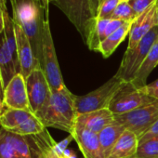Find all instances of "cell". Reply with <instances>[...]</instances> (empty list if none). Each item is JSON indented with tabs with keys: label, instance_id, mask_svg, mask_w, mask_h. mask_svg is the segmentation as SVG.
I'll list each match as a JSON object with an SVG mask.
<instances>
[{
	"label": "cell",
	"instance_id": "obj_1",
	"mask_svg": "<svg viewBox=\"0 0 158 158\" xmlns=\"http://www.w3.org/2000/svg\"><path fill=\"white\" fill-rule=\"evenodd\" d=\"M10 3L14 23L25 33L35 57L41 64L46 9L39 0H10Z\"/></svg>",
	"mask_w": 158,
	"mask_h": 158
},
{
	"label": "cell",
	"instance_id": "obj_2",
	"mask_svg": "<svg viewBox=\"0 0 158 158\" xmlns=\"http://www.w3.org/2000/svg\"><path fill=\"white\" fill-rule=\"evenodd\" d=\"M74 96L65 86L60 90L52 91L49 100L35 114L45 127H53L71 134L77 118Z\"/></svg>",
	"mask_w": 158,
	"mask_h": 158
},
{
	"label": "cell",
	"instance_id": "obj_3",
	"mask_svg": "<svg viewBox=\"0 0 158 158\" xmlns=\"http://www.w3.org/2000/svg\"><path fill=\"white\" fill-rule=\"evenodd\" d=\"M48 3L63 12L88 45L97 21L91 10L90 0H48Z\"/></svg>",
	"mask_w": 158,
	"mask_h": 158
},
{
	"label": "cell",
	"instance_id": "obj_4",
	"mask_svg": "<svg viewBox=\"0 0 158 158\" xmlns=\"http://www.w3.org/2000/svg\"><path fill=\"white\" fill-rule=\"evenodd\" d=\"M125 83V81L114 74L99 89L83 96H74L77 114L109 108L114 96Z\"/></svg>",
	"mask_w": 158,
	"mask_h": 158
},
{
	"label": "cell",
	"instance_id": "obj_5",
	"mask_svg": "<svg viewBox=\"0 0 158 158\" xmlns=\"http://www.w3.org/2000/svg\"><path fill=\"white\" fill-rule=\"evenodd\" d=\"M158 40V25L154 26L131 50H126L115 75L126 83L131 82L147 57L153 44Z\"/></svg>",
	"mask_w": 158,
	"mask_h": 158
},
{
	"label": "cell",
	"instance_id": "obj_6",
	"mask_svg": "<svg viewBox=\"0 0 158 158\" xmlns=\"http://www.w3.org/2000/svg\"><path fill=\"white\" fill-rule=\"evenodd\" d=\"M0 125L11 133L22 136L38 135L47 128L31 111L5 109L0 115Z\"/></svg>",
	"mask_w": 158,
	"mask_h": 158
},
{
	"label": "cell",
	"instance_id": "obj_7",
	"mask_svg": "<svg viewBox=\"0 0 158 158\" xmlns=\"http://www.w3.org/2000/svg\"><path fill=\"white\" fill-rule=\"evenodd\" d=\"M41 68L48 79L51 92L60 90L65 87L60 68L57 59L52 35H51V30L48 21V10H46Z\"/></svg>",
	"mask_w": 158,
	"mask_h": 158
},
{
	"label": "cell",
	"instance_id": "obj_8",
	"mask_svg": "<svg viewBox=\"0 0 158 158\" xmlns=\"http://www.w3.org/2000/svg\"><path fill=\"white\" fill-rule=\"evenodd\" d=\"M114 120L122 124L126 129L134 133L139 139L158 120V101L129 113L114 115Z\"/></svg>",
	"mask_w": 158,
	"mask_h": 158
},
{
	"label": "cell",
	"instance_id": "obj_9",
	"mask_svg": "<svg viewBox=\"0 0 158 158\" xmlns=\"http://www.w3.org/2000/svg\"><path fill=\"white\" fill-rule=\"evenodd\" d=\"M155 101L156 100L145 95L128 82L125 83V85L115 93L109 105V110L114 115H119L151 104Z\"/></svg>",
	"mask_w": 158,
	"mask_h": 158
},
{
	"label": "cell",
	"instance_id": "obj_10",
	"mask_svg": "<svg viewBox=\"0 0 158 158\" xmlns=\"http://www.w3.org/2000/svg\"><path fill=\"white\" fill-rule=\"evenodd\" d=\"M29 103L32 112L35 114L48 102L51 89L41 66L34 69L25 78Z\"/></svg>",
	"mask_w": 158,
	"mask_h": 158
},
{
	"label": "cell",
	"instance_id": "obj_11",
	"mask_svg": "<svg viewBox=\"0 0 158 158\" xmlns=\"http://www.w3.org/2000/svg\"><path fill=\"white\" fill-rule=\"evenodd\" d=\"M3 104L6 109L31 111L25 78L22 73L16 74L4 88Z\"/></svg>",
	"mask_w": 158,
	"mask_h": 158
},
{
	"label": "cell",
	"instance_id": "obj_12",
	"mask_svg": "<svg viewBox=\"0 0 158 158\" xmlns=\"http://www.w3.org/2000/svg\"><path fill=\"white\" fill-rule=\"evenodd\" d=\"M158 25L157 22V1L139 15L131 24L129 32V40L127 50H131L139 43V41L154 27Z\"/></svg>",
	"mask_w": 158,
	"mask_h": 158
},
{
	"label": "cell",
	"instance_id": "obj_13",
	"mask_svg": "<svg viewBox=\"0 0 158 158\" xmlns=\"http://www.w3.org/2000/svg\"><path fill=\"white\" fill-rule=\"evenodd\" d=\"M77 143L84 158H105L102 150L98 134L75 123L70 134Z\"/></svg>",
	"mask_w": 158,
	"mask_h": 158
},
{
	"label": "cell",
	"instance_id": "obj_14",
	"mask_svg": "<svg viewBox=\"0 0 158 158\" xmlns=\"http://www.w3.org/2000/svg\"><path fill=\"white\" fill-rule=\"evenodd\" d=\"M16 42H17V53L21 68V73L26 78L31 72L38 66H41L40 62L35 57L30 41L26 36L23 30L14 23Z\"/></svg>",
	"mask_w": 158,
	"mask_h": 158
},
{
	"label": "cell",
	"instance_id": "obj_15",
	"mask_svg": "<svg viewBox=\"0 0 158 158\" xmlns=\"http://www.w3.org/2000/svg\"><path fill=\"white\" fill-rule=\"evenodd\" d=\"M18 73H21L19 60L11 53L3 30L0 32V76L3 88Z\"/></svg>",
	"mask_w": 158,
	"mask_h": 158
},
{
	"label": "cell",
	"instance_id": "obj_16",
	"mask_svg": "<svg viewBox=\"0 0 158 158\" xmlns=\"http://www.w3.org/2000/svg\"><path fill=\"white\" fill-rule=\"evenodd\" d=\"M114 121V114L109 110V108L93 111L78 114L75 123L81 125L85 128L99 134L105 127Z\"/></svg>",
	"mask_w": 158,
	"mask_h": 158
},
{
	"label": "cell",
	"instance_id": "obj_17",
	"mask_svg": "<svg viewBox=\"0 0 158 158\" xmlns=\"http://www.w3.org/2000/svg\"><path fill=\"white\" fill-rule=\"evenodd\" d=\"M139 145L138 137L131 131L126 129L107 158H133Z\"/></svg>",
	"mask_w": 158,
	"mask_h": 158
},
{
	"label": "cell",
	"instance_id": "obj_18",
	"mask_svg": "<svg viewBox=\"0 0 158 158\" xmlns=\"http://www.w3.org/2000/svg\"><path fill=\"white\" fill-rule=\"evenodd\" d=\"M158 64V40L153 44L141 66L130 82L136 89H140L147 85V78Z\"/></svg>",
	"mask_w": 158,
	"mask_h": 158
},
{
	"label": "cell",
	"instance_id": "obj_19",
	"mask_svg": "<svg viewBox=\"0 0 158 158\" xmlns=\"http://www.w3.org/2000/svg\"><path fill=\"white\" fill-rule=\"evenodd\" d=\"M125 130V127L114 120L98 134L102 150L105 158H107L112 149L114 148V146L115 145V143L117 142V140Z\"/></svg>",
	"mask_w": 158,
	"mask_h": 158
},
{
	"label": "cell",
	"instance_id": "obj_20",
	"mask_svg": "<svg viewBox=\"0 0 158 158\" xmlns=\"http://www.w3.org/2000/svg\"><path fill=\"white\" fill-rule=\"evenodd\" d=\"M132 23H125L119 29L109 35L104 41H102L99 47L98 52H100L103 58H109L117 48V47L125 40L127 35H129Z\"/></svg>",
	"mask_w": 158,
	"mask_h": 158
},
{
	"label": "cell",
	"instance_id": "obj_21",
	"mask_svg": "<svg viewBox=\"0 0 158 158\" xmlns=\"http://www.w3.org/2000/svg\"><path fill=\"white\" fill-rule=\"evenodd\" d=\"M133 158H158V137L139 143Z\"/></svg>",
	"mask_w": 158,
	"mask_h": 158
},
{
	"label": "cell",
	"instance_id": "obj_22",
	"mask_svg": "<svg viewBox=\"0 0 158 158\" xmlns=\"http://www.w3.org/2000/svg\"><path fill=\"white\" fill-rule=\"evenodd\" d=\"M137 17L138 15L129 5L128 1H120L111 19L120 20L125 23H133Z\"/></svg>",
	"mask_w": 158,
	"mask_h": 158
},
{
	"label": "cell",
	"instance_id": "obj_23",
	"mask_svg": "<svg viewBox=\"0 0 158 158\" xmlns=\"http://www.w3.org/2000/svg\"><path fill=\"white\" fill-rule=\"evenodd\" d=\"M0 158H22L8 139L3 127L0 128Z\"/></svg>",
	"mask_w": 158,
	"mask_h": 158
},
{
	"label": "cell",
	"instance_id": "obj_24",
	"mask_svg": "<svg viewBox=\"0 0 158 158\" xmlns=\"http://www.w3.org/2000/svg\"><path fill=\"white\" fill-rule=\"evenodd\" d=\"M120 1L121 0H103L97 19H111Z\"/></svg>",
	"mask_w": 158,
	"mask_h": 158
},
{
	"label": "cell",
	"instance_id": "obj_25",
	"mask_svg": "<svg viewBox=\"0 0 158 158\" xmlns=\"http://www.w3.org/2000/svg\"><path fill=\"white\" fill-rule=\"evenodd\" d=\"M127 1L136 12V14L139 16L150 7H152L157 0H127Z\"/></svg>",
	"mask_w": 158,
	"mask_h": 158
},
{
	"label": "cell",
	"instance_id": "obj_26",
	"mask_svg": "<svg viewBox=\"0 0 158 158\" xmlns=\"http://www.w3.org/2000/svg\"><path fill=\"white\" fill-rule=\"evenodd\" d=\"M145 95L158 101V79L150 84H147L145 87L139 89Z\"/></svg>",
	"mask_w": 158,
	"mask_h": 158
},
{
	"label": "cell",
	"instance_id": "obj_27",
	"mask_svg": "<svg viewBox=\"0 0 158 158\" xmlns=\"http://www.w3.org/2000/svg\"><path fill=\"white\" fill-rule=\"evenodd\" d=\"M155 137H158V120L141 136V138L139 139V143L148 140L152 138H155Z\"/></svg>",
	"mask_w": 158,
	"mask_h": 158
},
{
	"label": "cell",
	"instance_id": "obj_28",
	"mask_svg": "<svg viewBox=\"0 0 158 158\" xmlns=\"http://www.w3.org/2000/svg\"><path fill=\"white\" fill-rule=\"evenodd\" d=\"M102 1L103 0H90L91 10H92V13H93L95 18H97V16H98V12H99V10L102 6Z\"/></svg>",
	"mask_w": 158,
	"mask_h": 158
},
{
	"label": "cell",
	"instance_id": "obj_29",
	"mask_svg": "<svg viewBox=\"0 0 158 158\" xmlns=\"http://www.w3.org/2000/svg\"><path fill=\"white\" fill-rule=\"evenodd\" d=\"M61 158H77V156H76V153L74 152V151L73 149L67 148L63 152V153L61 155Z\"/></svg>",
	"mask_w": 158,
	"mask_h": 158
},
{
	"label": "cell",
	"instance_id": "obj_30",
	"mask_svg": "<svg viewBox=\"0 0 158 158\" xmlns=\"http://www.w3.org/2000/svg\"><path fill=\"white\" fill-rule=\"evenodd\" d=\"M0 10L1 11L7 10V0H0Z\"/></svg>",
	"mask_w": 158,
	"mask_h": 158
},
{
	"label": "cell",
	"instance_id": "obj_31",
	"mask_svg": "<svg viewBox=\"0 0 158 158\" xmlns=\"http://www.w3.org/2000/svg\"><path fill=\"white\" fill-rule=\"evenodd\" d=\"M3 28H4V23H3V14H2V11L0 10V32L3 31Z\"/></svg>",
	"mask_w": 158,
	"mask_h": 158
},
{
	"label": "cell",
	"instance_id": "obj_32",
	"mask_svg": "<svg viewBox=\"0 0 158 158\" xmlns=\"http://www.w3.org/2000/svg\"><path fill=\"white\" fill-rule=\"evenodd\" d=\"M3 92H4V88L1 81V76H0V99L1 100H3Z\"/></svg>",
	"mask_w": 158,
	"mask_h": 158
},
{
	"label": "cell",
	"instance_id": "obj_33",
	"mask_svg": "<svg viewBox=\"0 0 158 158\" xmlns=\"http://www.w3.org/2000/svg\"><path fill=\"white\" fill-rule=\"evenodd\" d=\"M5 106H4V104H3V101L1 100V99H0V115H1L2 114V113H3V108H4Z\"/></svg>",
	"mask_w": 158,
	"mask_h": 158
},
{
	"label": "cell",
	"instance_id": "obj_34",
	"mask_svg": "<svg viewBox=\"0 0 158 158\" xmlns=\"http://www.w3.org/2000/svg\"><path fill=\"white\" fill-rule=\"evenodd\" d=\"M157 22H158V0H157Z\"/></svg>",
	"mask_w": 158,
	"mask_h": 158
},
{
	"label": "cell",
	"instance_id": "obj_35",
	"mask_svg": "<svg viewBox=\"0 0 158 158\" xmlns=\"http://www.w3.org/2000/svg\"><path fill=\"white\" fill-rule=\"evenodd\" d=\"M121 1H127V0H121Z\"/></svg>",
	"mask_w": 158,
	"mask_h": 158
}]
</instances>
